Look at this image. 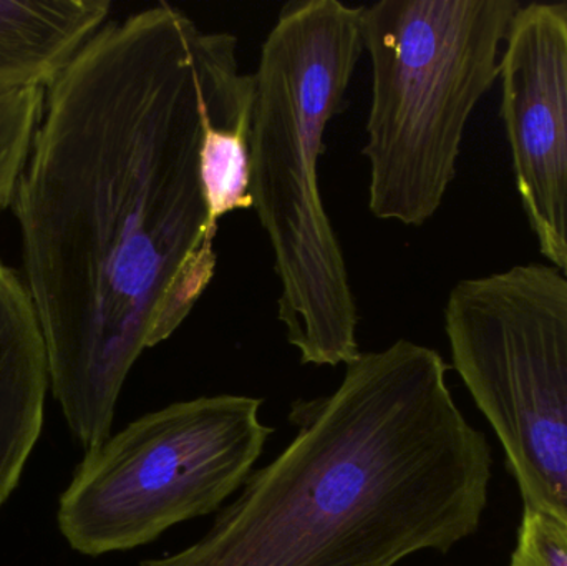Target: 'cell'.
Wrapping results in <instances>:
<instances>
[{
  "label": "cell",
  "mask_w": 567,
  "mask_h": 566,
  "mask_svg": "<svg viewBox=\"0 0 567 566\" xmlns=\"http://www.w3.org/2000/svg\"><path fill=\"white\" fill-rule=\"evenodd\" d=\"M509 566H567V522L525 508Z\"/></svg>",
  "instance_id": "obj_11"
},
{
  "label": "cell",
  "mask_w": 567,
  "mask_h": 566,
  "mask_svg": "<svg viewBox=\"0 0 567 566\" xmlns=\"http://www.w3.org/2000/svg\"><path fill=\"white\" fill-rule=\"evenodd\" d=\"M261 405L233 394L175 402L86 452L56 515L70 547L89 557L133 550L219 511L272 434Z\"/></svg>",
  "instance_id": "obj_5"
},
{
  "label": "cell",
  "mask_w": 567,
  "mask_h": 566,
  "mask_svg": "<svg viewBox=\"0 0 567 566\" xmlns=\"http://www.w3.org/2000/svg\"><path fill=\"white\" fill-rule=\"evenodd\" d=\"M516 185L543 255L567 275V6L529 3L499 62Z\"/></svg>",
  "instance_id": "obj_7"
},
{
  "label": "cell",
  "mask_w": 567,
  "mask_h": 566,
  "mask_svg": "<svg viewBox=\"0 0 567 566\" xmlns=\"http://www.w3.org/2000/svg\"><path fill=\"white\" fill-rule=\"evenodd\" d=\"M45 89L0 86V215L12 206L42 120Z\"/></svg>",
  "instance_id": "obj_10"
},
{
  "label": "cell",
  "mask_w": 567,
  "mask_h": 566,
  "mask_svg": "<svg viewBox=\"0 0 567 566\" xmlns=\"http://www.w3.org/2000/svg\"><path fill=\"white\" fill-rule=\"evenodd\" d=\"M110 10V0H0V86L47 89Z\"/></svg>",
  "instance_id": "obj_9"
},
{
  "label": "cell",
  "mask_w": 567,
  "mask_h": 566,
  "mask_svg": "<svg viewBox=\"0 0 567 566\" xmlns=\"http://www.w3.org/2000/svg\"><path fill=\"white\" fill-rule=\"evenodd\" d=\"M49 352L22 275L0 259V507L19 484L43 424Z\"/></svg>",
  "instance_id": "obj_8"
},
{
  "label": "cell",
  "mask_w": 567,
  "mask_h": 566,
  "mask_svg": "<svg viewBox=\"0 0 567 566\" xmlns=\"http://www.w3.org/2000/svg\"><path fill=\"white\" fill-rule=\"evenodd\" d=\"M238 39L166 2L106 22L45 89L12 209L50 388L86 452L146 349L215 278L202 148Z\"/></svg>",
  "instance_id": "obj_1"
},
{
  "label": "cell",
  "mask_w": 567,
  "mask_h": 566,
  "mask_svg": "<svg viewBox=\"0 0 567 566\" xmlns=\"http://www.w3.org/2000/svg\"><path fill=\"white\" fill-rule=\"evenodd\" d=\"M362 10L339 0L286 3L255 73L249 192L275 253L279 321L302 364L333 368L360 354L359 312L317 165L363 53Z\"/></svg>",
  "instance_id": "obj_3"
},
{
  "label": "cell",
  "mask_w": 567,
  "mask_h": 566,
  "mask_svg": "<svg viewBox=\"0 0 567 566\" xmlns=\"http://www.w3.org/2000/svg\"><path fill=\"white\" fill-rule=\"evenodd\" d=\"M567 276V275H566Z\"/></svg>",
  "instance_id": "obj_12"
},
{
  "label": "cell",
  "mask_w": 567,
  "mask_h": 566,
  "mask_svg": "<svg viewBox=\"0 0 567 566\" xmlns=\"http://www.w3.org/2000/svg\"><path fill=\"white\" fill-rule=\"evenodd\" d=\"M445 329L525 508L567 522V276L523 265L463 279L446 301Z\"/></svg>",
  "instance_id": "obj_6"
},
{
  "label": "cell",
  "mask_w": 567,
  "mask_h": 566,
  "mask_svg": "<svg viewBox=\"0 0 567 566\" xmlns=\"http://www.w3.org/2000/svg\"><path fill=\"white\" fill-rule=\"evenodd\" d=\"M515 0H382L362 10L372 100L362 153L377 219L423 226L456 173L466 123L499 75Z\"/></svg>",
  "instance_id": "obj_4"
},
{
  "label": "cell",
  "mask_w": 567,
  "mask_h": 566,
  "mask_svg": "<svg viewBox=\"0 0 567 566\" xmlns=\"http://www.w3.org/2000/svg\"><path fill=\"white\" fill-rule=\"evenodd\" d=\"M400 339L360 352L329 395L290 404L296 435L192 547L140 566H395L478 531L492 454L446 384Z\"/></svg>",
  "instance_id": "obj_2"
}]
</instances>
